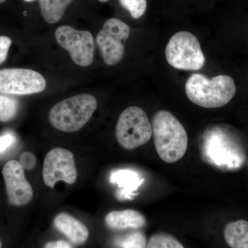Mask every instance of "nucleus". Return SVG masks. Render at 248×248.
Masks as SVG:
<instances>
[{"label":"nucleus","mask_w":248,"mask_h":248,"mask_svg":"<svg viewBox=\"0 0 248 248\" xmlns=\"http://www.w3.org/2000/svg\"><path fill=\"white\" fill-rule=\"evenodd\" d=\"M155 149L161 160L168 164L177 162L187 149V133L184 125L167 110H159L152 120Z\"/></svg>","instance_id":"obj_1"},{"label":"nucleus","mask_w":248,"mask_h":248,"mask_svg":"<svg viewBox=\"0 0 248 248\" xmlns=\"http://www.w3.org/2000/svg\"><path fill=\"white\" fill-rule=\"evenodd\" d=\"M5 1H6V0H0V4H2Z\"/></svg>","instance_id":"obj_25"},{"label":"nucleus","mask_w":248,"mask_h":248,"mask_svg":"<svg viewBox=\"0 0 248 248\" xmlns=\"http://www.w3.org/2000/svg\"><path fill=\"white\" fill-rule=\"evenodd\" d=\"M97 108L95 97L79 94L55 104L49 112L52 126L65 133H75L88 123Z\"/></svg>","instance_id":"obj_3"},{"label":"nucleus","mask_w":248,"mask_h":248,"mask_svg":"<svg viewBox=\"0 0 248 248\" xmlns=\"http://www.w3.org/2000/svg\"><path fill=\"white\" fill-rule=\"evenodd\" d=\"M45 248H72L71 245L64 241H51L45 245Z\"/></svg>","instance_id":"obj_23"},{"label":"nucleus","mask_w":248,"mask_h":248,"mask_svg":"<svg viewBox=\"0 0 248 248\" xmlns=\"http://www.w3.org/2000/svg\"><path fill=\"white\" fill-rule=\"evenodd\" d=\"M166 58L173 68L184 71H200L205 63L198 39L188 31H179L170 39Z\"/></svg>","instance_id":"obj_4"},{"label":"nucleus","mask_w":248,"mask_h":248,"mask_svg":"<svg viewBox=\"0 0 248 248\" xmlns=\"http://www.w3.org/2000/svg\"><path fill=\"white\" fill-rule=\"evenodd\" d=\"M2 175L6 185L8 200L11 205L22 206L32 200L33 190L19 161L11 160L4 165Z\"/></svg>","instance_id":"obj_10"},{"label":"nucleus","mask_w":248,"mask_h":248,"mask_svg":"<svg viewBox=\"0 0 248 248\" xmlns=\"http://www.w3.org/2000/svg\"><path fill=\"white\" fill-rule=\"evenodd\" d=\"M115 135L124 149H135L148 143L153 136V128L144 110L138 107L124 110L119 117Z\"/></svg>","instance_id":"obj_5"},{"label":"nucleus","mask_w":248,"mask_h":248,"mask_svg":"<svg viewBox=\"0 0 248 248\" xmlns=\"http://www.w3.org/2000/svg\"><path fill=\"white\" fill-rule=\"evenodd\" d=\"M147 248H185L174 236L166 233L152 235Z\"/></svg>","instance_id":"obj_17"},{"label":"nucleus","mask_w":248,"mask_h":248,"mask_svg":"<svg viewBox=\"0 0 248 248\" xmlns=\"http://www.w3.org/2000/svg\"><path fill=\"white\" fill-rule=\"evenodd\" d=\"M106 225L112 230L140 229L146 225L145 217L134 210H115L105 217Z\"/></svg>","instance_id":"obj_12"},{"label":"nucleus","mask_w":248,"mask_h":248,"mask_svg":"<svg viewBox=\"0 0 248 248\" xmlns=\"http://www.w3.org/2000/svg\"><path fill=\"white\" fill-rule=\"evenodd\" d=\"M19 162L22 165L23 169L32 170L37 165V159L33 153L26 151L21 154Z\"/></svg>","instance_id":"obj_20"},{"label":"nucleus","mask_w":248,"mask_h":248,"mask_svg":"<svg viewBox=\"0 0 248 248\" xmlns=\"http://www.w3.org/2000/svg\"><path fill=\"white\" fill-rule=\"evenodd\" d=\"M58 45L70 54L76 64L86 67L94 59V40L89 31L76 30L69 26H62L55 31Z\"/></svg>","instance_id":"obj_7"},{"label":"nucleus","mask_w":248,"mask_h":248,"mask_svg":"<svg viewBox=\"0 0 248 248\" xmlns=\"http://www.w3.org/2000/svg\"><path fill=\"white\" fill-rule=\"evenodd\" d=\"M19 110V102L16 98L0 94V122L14 120Z\"/></svg>","instance_id":"obj_16"},{"label":"nucleus","mask_w":248,"mask_h":248,"mask_svg":"<svg viewBox=\"0 0 248 248\" xmlns=\"http://www.w3.org/2000/svg\"><path fill=\"white\" fill-rule=\"evenodd\" d=\"M224 239L231 248H248V221L230 222L224 229Z\"/></svg>","instance_id":"obj_13"},{"label":"nucleus","mask_w":248,"mask_h":248,"mask_svg":"<svg viewBox=\"0 0 248 248\" xmlns=\"http://www.w3.org/2000/svg\"><path fill=\"white\" fill-rule=\"evenodd\" d=\"M46 81L40 73L25 68L0 70V93L25 95L45 91Z\"/></svg>","instance_id":"obj_8"},{"label":"nucleus","mask_w":248,"mask_h":248,"mask_svg":"<svg viewBox=\"0 0 248 248\" xmlns=\"http://www.w3.org/2000/svg\"><path fill=\"white\" fill-rule=\"evenodd\" d=\"M146 238L143 233L135 232L119 238L116 245L121 248H147Z\"/></svg>","instance_id":"obj_18"},{"label":"nucleus","mask_w":248,"mask_h":248,"mask_svg":"<svg viewBox=\"0 0 248 248\" xmlns=\"http://www.w3.org/2000/svg\"><path fill=\"white\" fill-rule=\"evenodd\" d=\"M24 16H27V12H24Z\"/></svg>","instance_id":"obj_28"},{"label":"nucleus","mask_w":248,"mask_h":248,"mask_svg":"<svg viewBox=\"0 0 248 248\" xmlns=\"http://www.w3.org/2000/svg\"><path fill=\"white\" fill-rule=\"evenodd\" d=\"M186 93L190 101L205 108H218L231 102L236 94L234 80L228 76L209 79L201 73L192 75L186 83Z\"/></svg>","instance_id":"obj_2"},{"label":"nucleus","mask_w":248,"mask_h":248,"mask_svg":"<svg viewBox=\"0 0 248 248\" xmlns=\"http://www.w3.org/2000/svg\"><path fill=\"white\" fill-rule=\"evenodd\" d=\"M111 183L118 184L120 187H122L124 190L121 194L126 197L130 195V192L138 188L141 182L139 179L138 174L131 170H118L111 174Z\"/></svg>","instance_id":"obj_15"},{"label":"nucleus","mask_w":248,"mask_h":248,"mask_svg":"<svg viewBox=\"0 0 248 248\" xmlns=\"http://www.w3.org/2000/svg\"><path fill=\"white\" fill-rule=\"evenodd\" d=\"M54 225L74 244H84L89 236V231L82 222L67 213H60L54 218Z\"/></svg>","instance_id":"obj_11"},{"label":"nucleus","mask_w":248,"mask_h":248,"mask_svg":"<svg viewBox=\"0 0 248 248\" xmlns=\"http://www.w3.org/2000/svg\"><path fill=\"white\" fill-rule=\"evenodd\" d=\"M73 0H40L42 17L49 24H55L61 20L68 5Z\"/></svg>","instance_id":"obj_14"},{"label":"nucleus","mask_w":248,"mask_h":248,"mask_svg":"<svg viewBox=\"0 0 248 248\" xmlns=\"http://www.w3.org/2000/svg\"><path fill=\"white\" fill-rule=\"evenodd\" d=\"M14 135L12 133H7L0 137V153H4L9 147L12 146L15 142Z\"/></svg>","instance_id":"obj_22"},{"label":"nucleus","mask_w":248,"mask_h":248,"mask_svg":"<svg viewBox=\"0 0 248 248\" xmlns=\"http://www.w3.org/2000/svg\"><path fill=\"white\" fill-rule=\"evenodd\" d=\"M12 41L6 36H0V65L6 60Z\"/></svg>","instance_id":"obj_21"},{"label":"nucleus","mask_w":248,"mask_h":248,"mask_svg":"<svg viewBox=\"0 0 248 248\" xmlns=\"http://www.w3.org/2000/svg\"><path fill=\"white\" fill-rule=\"evenodd\" d=\"M24 1H28V2H29V1H35V0H24Z\"/></svg>","instance_id":"obj_27"},{"label":"nucleus","mask_w":248,"mask_h":248,"mask_svg":"<svg viewBox=\"0 0 248 248\" xmlns=\"http://www.w3.org/2000/svg\"><path fill=\"white\" fill-rule=\"evenodd\" d=\"M42 174L45 185L51 188L59 181L73 185L78 179L74 155L65 148H53L46 156Z\"/></svg>","instance_id":"obj_9"},{"label":"nucleus","mask_w":248,"mask_h":248,"mask_svg":"<svg viewBox=\"0 0 248 248\" xmlns=\"http://www.w3.org/2000/svg\"><path fill=\"white\" fill-rule=\"evenodd\" d=\"M99 1H101V2L104 3V2H107V1H108L109 0H99Z\"/></svg>","instance_id":"obj_24"},{"label":"nucleus","mask_w":248,"mask_h":248,"mask_svg":"<svg viewBox=\"0 0 248 248\" xmlns=\"http://www.w3.org/2000/svg\"><path fill=\"white\" fill-rule=\"evenodd\" d=\"M122 7L129 11L135 19L141 17L146 12V0H120Z\"/></svg>","instance_id":"obj_19"},{"label":"nucleus","mask_w":248,"mask_h":248,"mask_svg":"<svg viewBox=\"0 0 248 248\" xmlns=\"http://www.w3.org/2000/svg\"><path fill=\"white\" fill-rule=\"evenodd\" d=\"M2 247V243H1V240H0V248H1Z\"/></svg>","instance_id":"obj_26"},{"label":"nucleus","mask_w":248,"mask_h":248,"mask_svg":"<svg viewBox=\"0 0 248 248\" xmlns=\"http://www.w3.org/2000/svg\"><path fill=\"white\" fill-rule=\"evenodd\" d=\"M130 29L117 18H110L104 23L96 37L104 62L108 66L117 64L123 58L124 43L128 40Z\"/></svg>","instance_id":"obj_6"}]
</instances>
